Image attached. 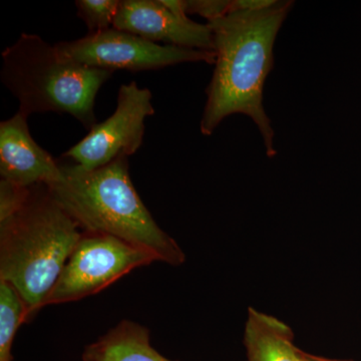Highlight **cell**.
I'll use <instances>...</instances> for the list:
<instances>
[{
    "label": "cell",
    "mask_w": 361,
    "mask_h": 361,
    "mask_svg": "<svg viewBox=\"0 0 361 361\" xmlns=\"http://www.w3.org/2000/svg\"><path fill=\"white\" fill-rule=\"evenodd\" d=\"M113 73L73 61L39 35L23 33L2 52L0 77L23 115L68 114L90 132L97 125V92Z\"/></svg>",
    "instance_id": "obj_4"
},
{
    "label": "cell",
    "mask_w": 361,
    "mask_h": 361,
    "mask_svg": "<svg viewBox=\"0 0 361 361\" xmlns=\"http://www.w3.org/2000/svg\"><path fill=\"white\" fill-rule=\"evenodd\" d=\"M56 49L66 58L101 70L141 71L160 70L183 63L214 65V51L158 44L133 33L111 27L89 33L73 42H59Z\"/></svg>",
    "instance_id": "obj_6"
},
{
    "label": "cell",
    "mask_w": 361,
    "mask_h": 361,
    "mask_svg": "<svg viewBox=\"0 0 361 361\" xmlns=\"http://www.w3.org/2000/svg\"><path fill=\"white\" fill-rule=\"evenodd\" d=\"M82 360L172 361L151 345L148 329L130 320H123L99 341L87 345Z\"/></svg>",
    "instance_id": "obj_11"
},
{
    "label": "cell",
    "mask_w": 361,
    "mask_h": 361,
    "mask_svg": "<svg viewBox=\"0 0 361 361\" xmlns=\"http://www.w3.org/2000/svg\"><path fill=\"white\" fill-rule=\"evenodd\" d=\"M113 27L149 42L214 51L213 33L208 23L179 18L161 0H123Z\"/></svg>",
    "instance_id": "obj_8"
},
{
    "label": "cell",
    "mask_w": 361,
    "mask_h": 361,
    "mask_svg": "<svg viewBox=\"0 0 361 361\" xmlns=\"http://www.w3.org/2000/svg\"><path fill=\"white\" fill-rule=\"evenodd\" d=\"M247 361H302L289 325L274 316L249 308L244 331Z\"/></svg>",
    "instance_id": "obj_10"
},
{
    "label": "cell",
    "mask_w": 361,
    "mask_h": 361,
    "mask_svg": "<svg viewBox=\"0 0 361 361\" xmlns=\"http://www.w3.org/2000/svg\"><path fill=\"white\" fill-rule=\"evenodd\" d=\"M156 261L153 254L116 237L82 232L44 306L94 295L135 268Z\"/></svg>",
    "instance_id": "obj_5"
},
{
    "label": "cell",
    "mask_w": 361,
    "mask_h": 361,
    "mask_svg": "<svg viewBox=\"0 0 361 361\" xmlns=\"http://www.w3.org/2000/svg\"><path fill=\"white\" fill-rule=\"evenodd\" d=\"M27 118L18 111L0 123L1 180L23 188L49 186L61 179V165L33 140Z\"/></svg>",
    "instance_id": "obj_9"
},
{
    "label": "cell",
    "mask_w": 361,
    "mask_h": 361,
    "mask_svg": "<svg viewBox=\"0 0 361 361\" xmlns=\"http://www.w3.org/2000/svg\"><path fill=\"white\" fill-rule=\"evenodd\" d=\"M185 4L187 14H199L208 23L233 13V0H187Z\"/></svg>",
    "instance_id": "obj_14"
},
{
    "label": "cell",
    "mask_w": 361,
    "mask_h": 361,
    "mask_svg": "<svg viewBox=\"0 0 361 361\" xmlns=\"http://www.w3.org/2000/svg\"><path fill=\"white\" fill-rule=\"evenodd\" d=\"M155 114L152 92L135 82L121 85L116 108L104 122L97 123L82 141L63 157L84 170H96L120 158L134 155L141 148L145 121Z\"/></svg>",
    "instance_id": "obj_7"
},
{
    "label": "cell",
    "mask_w": 361,
    "mask_h": 361,
    "mask_svg": "<svg viewBox=\"0 0 361 361\" xmlns=\"http://www.w3.org/2000/svg\"><path fill=\"white\" fill-rule=\"evenodd\" d=\"M121 1L118 0H78V16L89 28L90 33L113 27Z\"/></svg>",
    "instance_id": "obj_13"
},
{
    "label": "cell",
    "mask_w": 361,
    "mask_h": 361,
    "mask_svg": "<svg viewBox=\"0 0 361 361\" xmlns=\"http://www.w3.org/2000/svg\"><path fill=\"white\" fill-rule=\"evenodd\" d=\"M28 322L27 308L13 285L0 280V361H13L11 348L21 323Z\"/></svg>",
    "instance_id": "obj_12"
},
{
    "label": "cell",
    "mask_w": 361,
    "mask_h": 361,
    "mask_svg": "<svg viewBox=\"0 0 361 361\" xmlns=\"http://www.w3.org/2000/svg\"><path fill=\"white\" fill-rule=\"evenodd\" d=\"M61 170V179L47 189L82 232L116 237L170 265L184 263L179 244L159 227L135 191L127 157L96 170L77 164Z\"/></svg>",
    "instance_id": "obj_2"
},
{
    "label": "cell",
    "mask_w": 361,
    "mask_h": 361,
    "mask_svg": "<svg viewBox=\"0 0 361 361\" xmlns=\"http://www.w3.org/2000/svg\"><path fill=\"white\" fill-rule=\"evenodd\" d=\"M302 361H313L312 356H311L310 355H307V353H304Z\"/></svg>",
    "instance_id": "obj_16"
},
{
    "label": "cell",
    "mask_w": 361,
    "mask_h": 361,
    "mask_svg": "<svg viewBox=\"0 0 361 361\" xmlns=\"http://www.w3.org/2000/svg\"><path fill=\"white\" fill-rule=\"evenodd\" d=\"M312 356L313 361H348V360H329V358L319 357V356Z\"/></svg>",
    "instance_id": "obj_15"
},
{
    "label": "cell",
    "mask_w": 361,
    "mask_h": 361,
    "mask_svg": "<svg viewBox=\"0 0 361 361\" xmlns=\"http://www.w3.org/2000/svg\"><path fill=\"white\" fill-rule=\"evenodd\" d=\"M80 230L44 185L32 187L20 210L0 220V280L20 293L28 319L44 307Z\"/></svg>",
    "instance_id": "obj_3"
},
{
    "label": "cell",
    "mask_w": 361,
    "mask_h": 361,
    "mask_svg": "<svg viewBox=\"0 0 361 361\" xmlns=\"http://www.w3.org/2000/svg\"><path fill=\"white\" fill-rule=\"evenodd\" d=\"M293 6L292 0H274L266 8L235 11L209 21L216 61L206 90L202 134L212 135L227 116L243 114L257 126L267 156L277 155L263 90L274 65L275 39Z\"/></svg>",
    "instance_id": "obj_1"
}]
</instances>
